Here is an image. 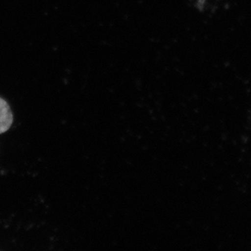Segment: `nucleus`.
<instances>
[{
    "label": "nucleus",
    "instance_id": "nucleus-1",
    "mask_svg": "<svg viewBox=\"0 0 251 251\" xmlns=\"http://www.w3.org/2000/svg\"><path fill=\"white\" fill-rule=\"evenodd\" d=\"M13 123V113L8 102L0 97V134L9 130Z\"/></svg>",
    "mask_w": 251,
    "mask_h": 251
}]
</instances>
